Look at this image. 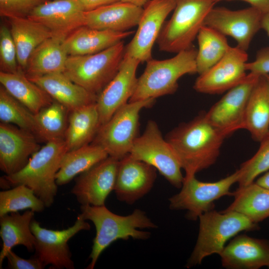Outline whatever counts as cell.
Masks as SVG:
<instances>
[{"mask_svg":"<svg viewBox=\"0 0 269 269\" xmlns=\"http://www.w3.org/2000/svg\"><path fill=\"white\" fill-rule=\"evenodd\" d=\"M228 135L210 124L205 113L180 124L165 137L175 152L185 177L206 169L216 162L223 142Z\"/></svg>","mask_w":269,"mask_h":269,"instance_id":"1","label":"cell"},{"mask_svg":"<svg viewBox=\"0 0 269 269\" xmlns=\"http://www.w3.org/2000/svg\"><path fill=\"white\" fill-rule=\"evenodd\" d=\"M80 208L81 213L79 215L85 220L91 221L96 230L88 269L94 268L101 254L116 241L127 240L130 238L146 240L149 238L150 233L138 229L157 228L145 212L138 209L129 215L121 216L113 213L105 205H81Z\"/></svg>","mask_w":269,"mask_h":269,"instance_id":"2","label":"cell"},{"mask_svg":"<svg viewBox=\"0 0 269 269\" xmlns=\"http://www.w3.org/2000/svg\"><path fill=\"white\" fill-rule=\"evenodd\" d=\"M67 151L64 139L46 142L31 156L22 169L1 177V188L25 185L33 191L46 207H50L54 203L58 190L56 174Z\"/></svg>","mask_w":269,"mask_h":269,"instance_id":"3","label":"cell"},{"mask_svg":"<svg viewBox=\"0 0 269 269\" xmlns=\"http://www.w3.org/2000/svg\"><path fill=\"white\" fill-rule=\"evenodd\" d=\"M197 49L192 46L172 58L161 60L151 58L147 61L129 102L156 99L174 93L180 77L197 73Z\"/></svg>","mask_w":269,"mask_h":269,"instance_id":"4","label":"cell"},{"mask_svg":"<svg viewBox=\"0 0 269 269\" xmlns=\"http://www.w3.org/2000/svg\"><path fill=\"white\" fill-rule=\"evenodd\" d=\"M198 238L188 259L187 268L201 264L203 260L214 254L220 255L226 242L242 231L258 230L259 226L243 214L235 211L211 210L199 217Z\"/></svg>","mask_w":269,"mask_h":269,"instance_id":"5","label":"cell"},{"mask_svg":"<svg viewBox=\"0 0 269 269\" xmlns=\"http://www.w3.org/2000/svg\"><path fill=\"white\" fill-rule=\"evenodd\" d=\"M171 18L165 22L157 39L162 51L177 53L192 46L215 0H175Z\"/></svg>","mask_w":269,"mask_h":269,"instance_id":"6","label":"cell"},{"mask_svg":"<svg viewBox=\"0 0 269 269\" xmlns=\"http://www.w3.org/2000/svg\"><path fill=\"white\" fill-rule=\"evenodd\" d=\"M125 50L122 41L95 54L68 56L63 73L75 83L98 95L117 73Z\"/></svg>","mask_w":269,"mask_h":269,"instance_id":"7","label":"cell"},{"mask_svg":"<svg viewBox=\"0 0 269 269\" xmlns=\"http://www.w3.org/2000/svg\"><path fill=\"white\" fill-rule=\"evenodd\" d=\"M155 102L153 98L128 102L99 128L91 143L102 147L109 156L120 160L130 153L139 136L140 112Z\"/></svg>","mask_w":269,"mask_h":269,"instance_id":"8","label":"cell"},{"mask_svg":"<svg viewBox=\"0 0 269 269\" xmlns=\"http://www.w3.org/2000/svg\"><path fill=\"white\" fill-rule=\"evenodd\" d=\"M129 154L154 167L176 188L181 187L184 176L181 164L155 121L147 122L143 134L136 138Z\"/></svg>","mask_w":269,"mask_h":269,"instance_id":"9","label":"cell"},{"mask_svg":"<svg viewBox=\"0 0 269 269\" xmlns=\"http://www.w3.org/2000/svg\"><path fill=\"white\" fill-rule=\"evenodd\" d=\"M240 177L238 170L214 182L197 180L195 175L185 177L180 191L169 199L171 210H186V218L196 220L204 213L214 209V201L224 196H233L230 189Z\"/></svg>","mask_w":269,"mask_h":269,"instance_id":"10","label":"cell"},{"mask_svg":"<svg viewBox=\"0 0 269 269\" xmlns=\"http://www.w3.org/2000/svg\"><path fill=\"white\" fill-rule=\"evenodd\" d=\"M31 230L35 238V254L44 267L54 269H74V263L68 245V241L79 232L89 230L90 224L79 215L74 224L62 230L41 227L33 219Z\"/></svg>","mask_w":269,"mask_h":269,"instance_id":"11","label":"cell"},{"mask_svg":"<svg viewBox=\"0 0 269 269\" xmlns=\"http://www.w3.org/2000/svg\"><path fill=\"white\" fill-rule=\"evenodd\" d=\"M261 75L250 72L241 83L228 90L210 109L205 113L207 120L229 135L244 129V119L248 100Z\"/></svg>","mask_w":269,"mask_h":269,"instance_id":"12","label":"cell"},{"mask_svg":"<svg viewBox=\"0 0 269 269\" xmlns=\"http://www.w3.org/2000/svg\"><path fill=\"white\" fill-rule=\"evenodd\" d=\"M248 56L238 46L230 47L224 56L204 73L199 75L194 90L207 94H220L242 82L246 78Z\"/></svg>","mask_w":269,"mask_h":269,"instance_id":"13","label":"cell"},{"mask_svg":"<svg viewBox=\"0 0 269 269\" xmlns=\"http://www.w3.org/2000/svg\"><path fill=\"white\" fill-rule=\"evenodd\" d=\"M175 6V0H151L143 8L137 29L131 41L125 46L124 56L140 62L152 58V47L165 23Z\"/></svg>","mask_w":269,"mask_h":269,"instance_id":"14","label":"cell"},{"mask_svg":"<svg viewBox=\"0 0 269 269\" xmlns=\"http://www.w3.org/2000/svg\"><path fill=\"white\" fill-rule=\"evenodd\" d=\"M263 14L257 8L233 10L223 7H213L204 25L211 27L237 42V46L247 51L256 34L261 29Z\"/></svg>","mask_w":269,"mask_h":269,"instance_id":"15","label":"cell"},{"mask_svg":"<svg viewBox=\"0 0 269 269\" xmlns=\"http://www.w3.org/2000/svg\"><path fill=\"white\" fill-rule=\"evenodd\" d=\"M119 161L109 156L76 178L71 193L81 205H105L114 190Z\"/></svg>","mask_w":269,"mask_h":269,"instance_id":"16","label":"cell"},{"mask_svg":"<svg viewBox=\"0 0 269 269\" xmlns=\"http://www.w3.org/2000/svg\"><path fill=\"white\" fill-rule=\"evenodd\" d=\"M139 63L134 58L124 56L116 75L98 95L96 104L100 127L127 103L133 95L137 85L136 71Z\"/></svg>","mask_w":269,"mask_h":269,"instance_id":"17","label":"cell"},{"mask_svg":"<svg viewBox=\"0 0 269 269\" xmlns=\"http://www.w3.org/2000/svg\"><path fill=\"white\" fill-rule=\"evenodd\" d=\"M156 170L129 153L119 160L114 190L118 200L133 204L147 194L156 180Z\"/></svg>","mask_w":269,"mask_h":269,"instance_id":"18","label":"cell"},{"mask_svg":"<svg viewBox=\"0 0 269 269\" xmlns=\"http://www.w3.org/2000/svg\"><path fill=\"white\" fill-rule=\"evenodd\" d=\"M32 133L10 124H0V168L5 175L22 169L40 149Z\"/></svg>","mask_w":269,"mask_h":269,"instance_id":"19","label":"cell"},{"mask_svg":"<svg viewBox=\"0 0 269 269\" xmlns=\"http://www.w3.org/2000/svg\"><path fill=\"white\" fill-rule=\"evenodd\" d=\"M28 17L43 24L53 34L66 36L85 24V11L76 0H49Z\"/></svg>","mask_w":269,"mask_h":269,"instance_id":"20","label":"cell"},{"mask_svg":"<svg viewBox=\"0 0 269 269\" xmlns=\"http://www.w3.org/2000/svg\"><path fill=\"white\" fill-rule=\"evenodd\" d=\"M220 256L222 266L227 269L269 268V239L240 235L231 241Z\"/></svg>","mask_w":269,"mask_h":269,"instance_id":"21","label":"cell"},{"mask_svg":"<svg viewBox=\"0 0 269 269\" xmlns=\"http://www.w3.org/2000/svg\"><path fill=\"white\" fill-rule=\"evenodd\" d=\"M143 8L118 1L85 12V25L89 27L123 32L138 25Z\"/></svg>","mask_w":269,"mask_h":269,"instance_id":"22","label":"cell"},{"mask_svg":"<svg viewBox=\"0 0 269 269\" xmlns=\"http://www.w3.org/2000/svg\"><path fill=\"white\" fill-rule=\"evenodd\" d=\"M28 79L44 90L53 100L64 106L70 112L97 101V95L75 83L63 73H53Z\"/></svg>","mask_w":269,"mask_h":269,"instance_id":"23","label":"cell"},{"mask_svg":"<svg viewBox=\"0 0 269 269\" xmlns=\"http://www.w3.org/2000/svg\"><path fill=\"white\" fill-rule=\"evenodd\" d=\"M66 37L53 34L35 49L24 71L27 77L64 72L69 56L65 44Z\"/></svg>","mask_w":269,"mask_h":269,"instance_id":"24","label":"cell"},{"mask_svg":"<svg viewBox=\"0 0 269 269\" xmlns=\"http://www.w3.org/2000/svg\"><path fill=\"white\" fill-rule=\"evenodd\" d=\"M133 33L130 30L118 32L100 30L84 25L68 35L65 44L69 56L91 55L122 41Z\"/></svg>","mask_w":269,"mask_h":269,"instance_id":"25","label":"cell"},{"mask_svg":"<svg viewBox=\"0 0 269 269\" xmlns=\"http://www.w3.org/2000/svg\"><path fill=\"white\" fill-rule=\"evenodd\" d=\"M7 19L16 49L18 64L24 71L33 51L53 34L43 24L28 17Z\"/></svg>","mask_w":269,"mask_h":269,"instance_id":"26","label":"cell"},{"mask_svg":"<svg viewBox=\"0 0 269 269\" xmlns=\"http://www.w3.org/2000/svg\"><path fill=\"white\" fill-rule=\"evenodd\" d=\"M34 212L28 210L22 214L12 212L0 217V236L2 246L0 253V268L7 253L17 245L24 246L28 252L34 250L35 238L30 228Z\"/></svg>","mask_w":269,"mask_h":269,"instance_id":"27","label":"cell"},{"mask_svg":"<svg viewBox=\"0 0 269 269\" xmlns=\"http://www.w3.org/2000/svg\"><path fill=\"white\" fill-rule=\"evenodd\" d=\"M244 129L258 142L269 134V84L264 75L260 76L248 100Z\"/></svg>","mask_w":269,"mask_h":269,"instance_id":"28","label":"cell"},{"mask_svg":"<svg viewBox=\"0 0 269 269\" xmlns=\"http://www.w3.org/2000/svg\"><path fill=\"white\" fill-rule=\"evenodd\" d=\"M100 127L96 102L70 112L64 139L68 151L92 142Z\"/></svg>","mask_w":269,"mask_h":269,"instance_id":"29","label":"cell"},{"mask_svg":"<svg viewBox=\"0 0 269 269\" xmlns=\"http://www.w3.org/2000/svg\"><path fill=\"white\" fill-rule=\"evenodd\" d=\"M0 82L12 96L34 114L53 100L44 90L28 79L23 70L15 73L0 71Z\"/></svg>","mask_w":269,"mask_h":269,"instance_id":"30","label":"cell"},{"mask_svg":"<svg viewBox=\"0 0 269 269\" xmlns=\"http://www.w3.org/2000/svg\"><path fill=\"white\" fill-rule=\"evenodd\" d=\"M233 196L234 201L222 211L241 213L255 223L269 217V189L254 182L239 187Z\"/></svg>","mask_w":269,"mask_h":269,"instance_id":"31","label":"cell"},{"mask_svg":"<svg viewBox=\"0 0 269 269\" xmlns=\"http://www.w3.org/2000/svg\"><path fill=\"white\" fill-rule=\"evenodd\" d=\"M108 156L102 147L92 143L67 151L56 174L57 184L61 186L68 183L75 177Z\"/></svg>","mask_w":269,"mask_h":269,"instance_id":"32","label":"cell"},{"mask_svg":"<svg viewBox=\"0 0 269 269\" xmlns=\"http://www.w3.org/2000/svg\"><path fill=\"white\" fill-rule=\"evenodd\" d=\"M197 73L201 75L217 63L230 46L226 36L209 26L203 25L197 36Z\"/></svg>","mask_w":269,"mask_h":269,"instance_id":"33","label":"cell"},{"mask_svg":"<svg viewBox=\"0 0 269 269\" xmlns=\"http://www.w3.org/2000/svg\"><path fill=\"white\" fill-rule=\"evenodd\" d=\"M70 111L55 100L34 114L36 137L45 141L64 139Z\"/></svg>","mask_w":269,"mask_h":269,"instance_id":"34","label":"cell"},{"mask_svg":"<svg viewBox=\"0 0 269 269\" xmlns=\"http://www.w3.org/2000/svg\"><path fill=\"white\" fill-rule=\"evenodd\" d=\"M45 207L44 202L25 185H18L0 192V217L25 209L41 212Z\"/></svg>","mask_w":269,"mask_h":269,"instance_id":"35","label":"cell"},{"mask_svg":"<svg viewBox=\"0 0 269 269\" xmlns=\"http://www.w3.org/2000/svg\"><path fill=\"white\" fill-rule=\"evenodd\" d=\"M0 120L1 123L14 124L36 135L34 114L1 85L0 87Z\"/></svg>","mask_w":269,"mask_h":269,"instance_id":"36","label":"cell"},{"mask_svg":"<svg viewBox=\"0 0 269 269\" xmlns=\"http://www.w3.org/2000/svg\"><path fill=\"white\" fill-rule=\"evenodd\" d=\"M255 155L243 163L240 169L239 187L249 185L262 173L269 170V134L261 142Z\"/></svg>","mask_w":269,"mask_h":269,"instance_id":"37","label":"cell"},{"mask_svg":"<svg viewBox=\"0 0 269 269\" xmlns=\"http://www.w3.org/2000/svg\"><path fill=\"white\" fill-rule=\"evenodd\" d=\"M0 71L15 73L22 70L18 66L17 52L9 27L4 24L0 26Z\"/></svg>","mask_w":269,"mask_h":269,"instance_id":"38","label":"cell"},{"mask_svg":"<svg viewBox=\"0 0 269 269\" xmlns=\"http://www.w3.org/2000/svg\"><path fill=\"white\" fill-rule=\"evenodd\" d=\"M49 0H0V15L7 18L27 17L40 4Z\"/></svg>","mask_w":269,"mask_h":269,"instance_id":"39","label":"cell"},{"mask_svg":"<svg viewBox=\"0 0 269 269\" xmlns=\"http://www.w3.org/2000/svg\"><path fill=\"white\" fill-rule=\"evenodd\" d=\"M7 267L10 269H42L45 267L35 255L25 259L17 256L12 250L6 254Z\"/></svg>","mask_w":269,"mask_h":269,"instance_id":"40","label":"cell"},{"mask_svg":"<svg viewBox=\"0 0 269 269\" xmlns=\"http://www.w3.org/2000/svg\"><path fill=\"white\" fill-rule=\"evenodd\" d=\"M246 70L260 75L269 74V46L258 51L255 60L247 63Z\"/></svg>","mask_w":269,"mask_h":269,"instance_id":"41","label":"cell"},{"mask_svg":"<svg viewBox=\"0 0 269 269\" xmlns=\"http://www.w3.org/2000/svg\"><path fill=\"white\" fill-rule=\"evenodd\" d=\"M84 10L86 11L119 1L118 0H77Z\"/></svg>","mask_w":269,"mask_h":269,"instance_id":"42","label":"cell"},{"mask_svg":"<svg viewBox=\"0 0 269 269\" xmlns=\"http://www.w3.org/2000/svg\"><path fill=\"white\" fill-rule=\"evenodd\" d=\"M224 0H215L216 3ZM246 1L260 10L263 14L269 12V0H238Z\"/></svg>","mask_w":269,"mask_h":269,"instance_id":"43","label":"cell"},{"mask_svg":"<svg viewBox=\"0 0 269 269\" xmlns=\"http://www.w3.org/2000/svg\"><path fill=\"white\" fill-rule=\"evenodd\" d=\"M255 182L263 187L269 189V171L259 178Z\"/></svg>","mask_w":269,"mask_h":269,"instance_id":"44","label":"cell"},{"mask_svg":"<svg viewBox=\"0 0 269 269\" xmlns=\"http://www.w3.org/2000/svg\"><path fill=\"white\" fill-rule=\"evenodd\" d=\"M261 29H263L269 37V12L263 15L261 21Z\"/></svg>","mask_w":269,"mask_h":269,"instance_id":"45","label":"cell"},{"mask_svg":"<svg viewBox=\"0 0 269 269\" xmlns=\"http://www.w3.org/2000/svg\"><path fill=\"white\" fill-rule=\"evenodd\" d=\"M123 2H126L133 4L142 7L151 0H118Z\"/></svg>","mask_w":269,"mask_h":269,"instance_id":"46","label":"cell"},{"mask_svg":"<svg viewBox=\"0 0 269 269\" xmlns=\"http://www.w3.org/2000/svg\"><path fill=\"white\" fill-rule=\"evenodd\" d=\"M265 76V77H266L267 80L268 81V82L269 84V74H265V75H263Z\"/></svg>","mask_w":269,"mask_h":269,"instance_id":"47","label":"cell"},{"mask_svg":"<svg viewBox=\"0 0 269 269\" xmlns=\"http://www.w3.org/2000/svg\"></svg>","mask_w":269,"mask_h":269,"instance_id":"48","label":"cell"}]
</instances>
